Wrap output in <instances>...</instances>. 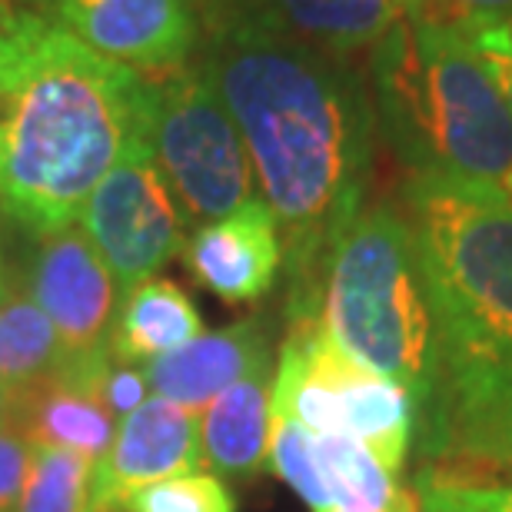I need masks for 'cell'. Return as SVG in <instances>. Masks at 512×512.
<instances>
[{
  "label": "cell",
  "instance_id": "obj_14",
  "mask_svg": "<svg viewBox=\"0 0 512 512\" xmlns=\"http://www.w3.org/2000/svg\"><path fill=\"white\" fill-rule=\"evenodd\" d=\"M266 360H273L270 326L260 316H247L223 330L200 333L180 350L143 363V376H147L153 396L200 416L220 393H227L253 366Z\"/></svg>",
  "mask_w": 512,
  "mask_h": 512
},
{
  "label": "cell",
  "instance_id": "obj_8",
  "mask_svg": "<svg viewBox=\"0 0 512 512\" xmlns=\"http://www.w3.org/2000/svg\"><path fill=\"white\" fill-rule=\"evenodd\" d=\"M187 227L190 217L153 157L150 133L120 153L80 210V230L107 263L120 296L183 253Z\"/></svg>",
  "mask_w": 512,
  "mask_h": 512
},
{
  "label": "cell",
  "instance_id": "obj_11",
  "mask_svg": "<svg viewBox=\"0 0 512 512\" xmlns=\"http://www.w3.org/2000/svg\"><path fill=\"white\" fill-rule=\"evenodd\" d=\"M207 30H233L353 60L403 20L399 0H197Z\"/></svg>",
  "mask_w": 512,
  "mask_h": 512
},
{
  "label": "cell",
  "instance_id": "obj_12",
  "mask_svg": "<svg viewBox=\"0 0 512 512\" xmlns=\"http://www.w3.org/2000/svg\"><path fill=\"white\" fill-rule=\"evenodd\" d=\"M203 466L200 416L150 396L117 423L114 443L94 463L90 512H124L127 499L160 479Z\"/></svg>",
  "mask_w": 512,
  "mask_h": 512
},
{
  "label": "cell",
  "instance_id": "obj_20",
  "mask_svg": "<svg viewBox=\"0 0 512 512\" xmlns=\"http://www.w3.org/2000/svg\"><path fill=\"white\" fill-rule=\"evenodd\" d=\"M433 459H453L489 476L512 473V386L449 419Z\"/></svg>",
  "mask_w": 512,
  "mask_h": 512
},
{
  "label": "cell",
  "instance_id": "obj_16",
  "mask_svg": "<svg viewBox=\"0 0 512 512\" xmlns=\"http://www.w3.org/2000/svg\"><path fill=\"white\" fill-rule=\"evenodd\" d=\"M270 389L273 360H266L200 413L203 466H210L213 476L250 479L266 469L273 423Z\"/></svg>",
  "mask_w": 512,
  "mask_h": 512
},
{
  "label": "cell",
  "instance_id": "obj_10",
  "mask_svg": "<svg viewBox=\"0 0 512 512\" xmlns=\"http://www.w3.org/2000/svg\"><path fill=\"white\" fill-rule=\"evenodd\" d=\"M37 10L143 77L190 64L203 40L197 0H44Z\"/></svg>",
  "mask_w": 512,
  "mask_h": 512
},
{
  "label": "cell",
  "instance_id": "obj_5",
  "mask_svg": "<svg viewBox=\"0 0 512 512\" xmlns=\"http://www.w3.org/2000/svg\"><path fill=\"white\" fill-rule=\"evenodd\" d=\"M316 320L346 356L406 389L416 406V443L426 456L439 433L443 373L403 210L386 200H366L346 223L326 253Z\"/></svg>",
  "mask_w": 512,
  "mask_h": 512
},
{
  "label": "cell",
  "instance_id": "obj_26",
  "mask_svg": "<svg viewBox=\"0 0 512 512\" xmlns=\"http://www.w3.org/2000/svg\"><path fill=\"white\" fill-rule=\"evenodd\" d=\"M463 37L469 40V47L476 50V57L483 60V67L489 70V77H493V84L499 90V97L506 100V107L512 114V44L503 24L473 27V30H466Z\"/></svg>",
  "mask_w": 512,
  "mask_h": 512
},
{
  "label": "cell",
  "instance_id": "obj_28",
  "mask_svg": "<svg viewBox=\"0 0 512 512\" xmlns=\"http://www.w3.org/2000/svg\"><path fill=\"white\" fill-rule=\"evenodd\" d=\"M20 7H24V4H20V0H0V27H4L7 20L14 17Z\"/></svg>",
  "mask_w": 512,
  "mask_h": 512
},
{
  "label": "cell",
  "instance_id": "obj_13",
  "mask_svg": "<svg viewBox=\"0 0 512 512\" xmlns=\"http://www.w3.org/2000/svg\"><path fill=\"white\" fill-rule=\"evenodd\" d=\"M183 263L203 290L230 306L260 303L283 270V240L273 210L260 197L210 220L183 247Z\"/></svg>",
  "mask_w": 512,
  "mask_h": 512
},
{
  "label": "cell",
  "instance_id": "obj_4",
  "mask_svg": "<svg viewBox=\"0 0 512 512\" xmlns=\"http://www.w3.org/2000/svg\"><path fill=\"white\" fill-rule=\"evenodd\" d=\"M380 133L409 177L512 207V114L463 34L403 17L370 50Z\"/></svg>",
  "mask_w": 512,
  "mask_h": 512
},
{
  "label": "cell",
  "instance_id": "obj_30",
  "mask_svg": "<svg viewBox=\"0 0 512 512\" xmlns=\"http://www.w3.org/2000/svg\"><path fill=\"white\" fill-rule=\"evenodd\" d=\"M4 283H7V266H4V256H0V293H4Z\"/></svg>",
  "mask_w": 512,
  "mask_h": 512
},
{
  "label": "cell",
  "instance_id": "obj_2",
  "mask_svg": "<svg viewBox=\"0 0 512 512\" xmlns=\"http://www.w3.org/2000/svg\"><path fill=\"white\" fill-rule=\"evenodd\" d=\"M150 133V80L20 7L0 27V213L30 237L80 220L117 157Z\"/></svg>",
  "mask_w": 512,
  "mask_h": 512
},
{
  "label": "cell",
  "instance_id": "obj_22",
  "mask_svg": "<svg viewBox=\"0 0 512 512\" xmlns=\"http://www.w3.org/2000/svg\"><path fill=\"white\" fill-rule=\"evenodd\" d=\"M90 483V459L60 446H34V463L14 512H90Z\"/></svg>",
  "mask_w": 512,
  "mask_h": 512
},
{
  "label": "cell",
  "instance_id": "obj_24",
  "mask_svg": "<svg viewBox=\"0 0 512 512\" xmlns=\"http://www.w3.org/2000/svg\"><path fill=\"white\" fill-rule=\"evenodd\" d=\"M30 463H34V443L14 419H4L0 423V512H14L27 486Z\"/></svg>",
  "mask_w": 512,
  "mask_h": 512
},
{
  "label": "cell",
  "instance_id": "obj_32",
  "mask_svg": "<svg viewBox=\"0 0 512 512\" xmlns=\"http://www.w3.org/2000/svg\"><path fill=\"white\" fill-rule=\"evenodd\" d=\"M20 4H24V7H40L44 0H20Z\"/></svg>",
  "mask_w": 512,
  "mask_h": 512
},
{
  "label": "cell",
  "instance_id": "obj_17",
  "mask_svg": "<svg viewBox=\"0 0 512 512\" xmlns=\"http://www.w3.org/2000/svg\"><path fill=\"white\" fill-rule=\"evenodd\" d=\"M203 333V316L180 283L150 276L120 296L110 326V356L117 363L143 366Z\"/></svg>",
  "mask_w": 512,
  "mask_h": 512
},
{
  "label": "cell",
  "instance_id": "obj_29",
  "mask_svg": "<svg viewBox=\"0 0 512 512\" xmlns=\"http://www.w3.org/2000/svg\"><path fill=\"white\" fill-rule=\"evenodd\" d=\"M7 406H10V396H7L4 383H0V423H4V419H7Z\"/></svg>",
  "mask_w": 512,
  "mask_h": 512
},
{
  "label": "cell",
  "instance_id": "obj_31",
  "mask_svg": "<svg viewBox=\"0 0 512 512\" xmlns=\"http://www.w3.org/2000/svg\"><path fill=\"white\" fill-rule=\"evenodd\" d=\"M503 30H506V37H509V44H512V14L503 20Z\"/></svg>",
  "mask_w": 512,
  "mask_h": 512
},
{
  "label": "cell",
  "instance_id": "obj_33",
  "mask_svg": "<svg viewBox=\"0 0 512 512\" xmlns=\"http://www.w3.org/2000/svg\"><path fill=\"white\" fill-rule=\"evenodd\" d=\"M0 256H4V250H0Z\"/></svg>",
  "mask_w": 512,
  "mask_h": 512
},
{
  "label": "cell",
  "instance_id": "obj_3",
  "mask_svg": "<svg viewBox=\"0 0 512 512\" xmlns=\"http://www.w3.org/2000/svg\"><path fill=\"white\" fill-rule=\"evenodd\" d=\"M406 220L436 326L439 433L456 413L512 386V207L443 180L409 177Z\"/></svg>",
  "mask_w": 512,
  "mask_h": 512
},
{
  "label": "cell",
  "instance_id": "obj_23",
  "mask_svg": "<svg viewBox=\"0 0 512 512\" xmlns=\"http://www.w3.org/2000/svg\"><path fill=\"white\" fill-rule=\"evenodd\" d=\"M233 489L213 473H183L143 486L127 499L124 512H237Z\"/></svg>",
  "mask_w": 512,
  "mask_h": 512
},
{
  "label": "cell",
  "instance_id": "obj_7",
  "mask_svg": "<svg viewBox=\"0 0 512 512\" xmlns=\"http://www.w3.org/2000/svg\"><path fill=\"white\" fill-rule=\"evenodd\" d=\"M150 80V143L190 220H220L253 200V163L237 120L200 60Z\"/></svg>",
  "mask_w": 512,
  "mask_h": 512
},
{
  "label": "cell",
  "instance_id": "obj_15",
  "mask_svg": "<svg viewBox=\"0 0 512 512\" xmlns=\"http://www.w3.org/2000/svg\"><path fill=\"white\" fill-rule=\"evenodd\" d=\"M7 419L24 429L34 446H60L97 463L114 443L117 419L104 406L97 383L54 373L27 393L10 396Z\"/></svg>",
  "mask_w": 512,
  "mask_h": 512
},
{
  "label": "cell",
  "instance_id": "obj_18",
  "mask_svg": "<svg viewBox=\"0 0 512 512\" xmlns=\"http://www.w3.org/2000/svg\"><path fill=\"white\" fill-rule=\"evenodd\" d=\"M313 466L330 512H419L416 489L399 486L380 459L350 436L313 433Z\"/></svg>",
  "mask_w": 512,
  "mask_h": 512
},
{
  "label": "cell",
  "instance_id": "obj_25",
  "mask_svg": "<svg viewBox=\"0 0 512 512\" xmlns=\"http://www.w3.org/2000/svg\"><path fill=\"white\" fill-rule=\"evenodd\" d=\"M512 14V0H429L416 17L429 20V24L449 27L456 34H466L473 27L503 24Z\"/></svg>",
  "mask_w": 512,
  "mask_h": 512
},
{
  "label": "cell",
  "instance_id": "obj_21",
  "mask_svg": "<svg viewBox=\"0 0 512 512\" xmlns=\"http://www.w3.org/2000/svg\"><path fill=\"white\" fill-rule=\"evenodd\" d=\"M413 489L419 512H512V483L453 459H426Z\"/></svg>",
  "mask_w": 512,
  "mask_h": 512
},
{
  "label": "cell",
  "instance_id": "obj_1",
  "mask_svg": "<svg viewBox=\"0 0 512 512\" xmlns=\"http://www.w3.org/2000/svg\"><path fill=\"white\" fill-rule=\"evenodd\" d=\"M247 143L283 240L286 320L316 316L326 253L366 203L376 157L373 90L353 60L233 30L197 57Z\"/></svg>",
  "mask_w": 512,
  "mask_h": 512
},
{
  "label": "cell",
  "instance_id": "obj_9",
  "mask_svg": "<svg viewBox=\"0 0 512 512\" xmlns=\"http://www.w3.org/2000/svg\"><path fill=\"white\" fill-rule=\"evenodd\" d=\"M24 283L57 333L60 373L104 386V376L114 366L110 326L120 290L87 233L70 223L37 237Z\"/></svg>",
  "mask_w": 512,
  "mask_h": 512
},
{
  "label": "cell",
  "instance_id": "obj_27",
  "mask_svg": "<svg viewBox=\"0 0 512 512\" xmlns=\"http://www.w3.org/2000/svg\"><path fill=\"white\" fill-rule=\"evenodd\" d=\"M100 396H104V406L120 423V419L130 416L133 409L150 399V383H147V376H143V366L114 360V366H110L104 376V386H100Z\"/></svg>",
  "mask_w": 512,
  "mask_h": 512
},
{
  "label": "cell",
  "instance_id": "obj_6",
  "mask_svg": "<svg viewBox=\"0 0 512 512\" xmlns=\"http://www.w3.org/2000/svg\"><path fill=\"white\" fill-rule=\"evenodd\" d=\"M270 406L273 416L296 419L310 433L356 439L393 476L403 473L416 439V406L406 389L346 356L316 316L290 320Z\"/></svg>",
  "mask_w": 512,
  "mask_h": 512
},
{
  "label": "cell",
  "instance_id": "obj_19",
  "mask_svg": "<svg viewBox=\"0 0 512 512\" xmlns=\"http://www.w3.org/2000/svg\"><path fill=\"white\" fill-rule=\"evenodd\" d=\"M60 370V343L27 283L7 270L0 293V383L7 396L27 393Z\"/></svg>",
  "mask_w": 512,
  "mask_h": 512
}]
</instances>
